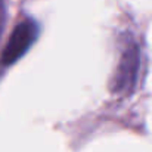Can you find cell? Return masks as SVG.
Returning <instances> with one entry per match:
<instances>
[{
  "instance_id": "obj_3",
  "label": "cell",
  "mask_w": 152,
  "mask_h": 152,
  "mask_svg": "<svg viewBox=\"0 0 152 152\" xmlns=\"http://www.w3.org/2000/svg\"><path fill=\"white\" fill-rule=\"evenodd\" d=\"M4 18H6V10H4V3L3 0H0V33L4 27Z\"/></svg>"
},
{
  "instance_id": "obj_1",
  "label": "cell",
  "mask_w": 152,
  "mask_h": 152,
  "mask_svg": "<svg viewBox=\"0 0 152 152\" xmlns=\"http://www.w3.org/2000/svg\"><path fill=\"white\" fill-rule=\"evenodd\" d=\"M139 48L137 45L130 40L121 53V58L118 61L115 74L111 81V90L117 95H129L133 92L137 80L139 72Z\"/></svg>"
},
{
  "instance_id": "obj_2",
  "label": "cell",
  "mask_w": 152,
  "mask_h": 152,
  "mask_svg": "<svg viewBox=\"0 0 152 152\" xmlns=\"http://www.w3.org/2000/svg\"><path fill=\"white\" fill-rule=\"evenodd\" d=\"M37 25L27 19L21 24H18L15 27V30L12 31L6 48L1 52V58H0V64L1 65H10L13 62H16L25 52L31 48V45L34 43L36 37H37Z\"/></svg>"
}]
</instances>
